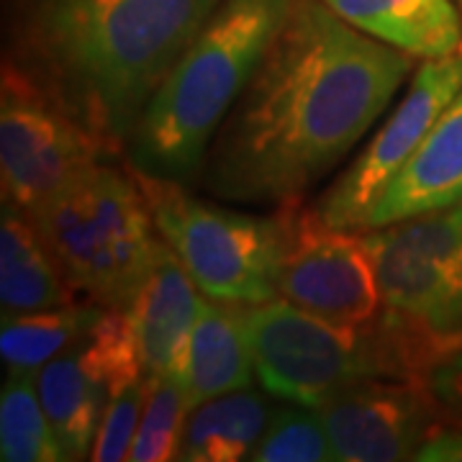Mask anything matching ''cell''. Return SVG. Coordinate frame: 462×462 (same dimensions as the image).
<instances>
[{
  "mask_svg": "<svg viewBox=\"0 0 462 462\" xmlns=\"http://www.w3.org/2000/svg\"><path fill=\"white\" fill-rule=\"evenodd\" d=\"M413 57L324 0H293L199 170L221 200L282 206L339 165L396 98Z\"/></svg>",
  "mask_w": 462,
  "mask_h": 462,
  "instance_id": "cell-1",
  "label": "cell"
},
{
  "mask_svg": "<svg viewBox=\"0 0 462 462\" xmlns=\"http://www.w3.org/2000/svg\"><path fill=\"white\" fill-rule=\"evenodd\" d=\"M221 0H33L11 60L111 157Z\"/></svg>",
  "mask_w": 462,
  "mask_h": 462,
  "instance_id": "cell-2",
  "label": "cell"
},
{
  "mask_svg": "<svg viewBox=\"0 0 462 462\" xmlns=\"http://www.w3.org/2000/svg\"><path fill=\"white\" fill-rule=\"evenodd\" d=\"M291 5L293 0L221 3L147 103L126 144L129 167L160 180H193Z\"/></svg>",
  "mask_w": 462,
  "mask_h": 462,
  "instance_id": "cell-3",
  "label": "cell"
},
{
  "mask_svg": "<svg viewBox=\"0 0 462 462\" xmlns=\"http://www.w3.org/2000/svg\"><path fill=\"white\" fill-rule=\"evenodd\" d=\"M33 229L78 300L129 309L162 236L132 167L111 162L29 211Z\"/></svg>",
  "mask_w": 462,
  "mask_h": 462,
  "instance_id": "cell-4",
  "label": "cell"
},
{
  "mask_svg": "<svg viewBox=\"0 0 462 462\" xmlns=\"http://www.w3.org/2000/svg\"><path fill=\"white\" fill-rule=\"evenodd\" d=\"M257 378L270 396L316 409L365 378L424 380L406 337L385 314L370 324H337L285 298L242 306Z\"/></svg>",
  "mask_w": 462,
  "mask_h": 462,
  "instance_id": "cell-5",
  "label": "cell"
},
{
  "mask_svg": "<svg viewBox=\"0 0 462 462\" xmlns=\"http://www.w3.org/2000/svg\"><path fill=\"white\" fill-rule=\"evenodd\" d=\"M134 170V167H132ZM157 234L178 254L203 296L254 306L278 298L288 249V206L257 216L190 196L182 182L136 172Z\"/></svg>",
  "mask_w": 462,
  "mask_h": 462,
  "instance_id": "cell-6",
  "label": "cell"
},
{
  "mask_svg": "<svg viewBox=\"0 0 462 462\" xmlns=\"http://www.w3.org/2000/svg\"><path fill=\"white\" fill-rule=\"evenodd\" d=\"M383 314L424 375L462 349V203L365 234Z\"/></svg>",
  "mask_w": 462,
  "mask_h": 462,
  "instance_id": "cell-7",
  "label": "cell"
},
{
  "mask_svg": "<svg viewBox=\"0 0 462 462\" xmlns=\"http://www.w3.org/2000/svg\"><path fill=\"white\" fill-rule=\"evenodd\" d=\"M103 162H111V152L21 67L3 60V203H14L29 214Z\"/></svg>",
  "mask_w": 462,
  "mask_h": 462,
  "instance_id": "cell-8",
  "label": "cell"
},
{
  "mask_svg": "<svg viewBox=\"0 0 462 462\" xmlns=\"http://www.w3.org/2000/svg\"><path fill=\"white\" fill-rule=\"evenodd\" d=\"M144 378L126 309H106L78 345L44 365L36 373V385L62 460L90 457L111 396Z\"/></svg>",
  "mask_w": 462,
  "mask_h": 462,
  "instance_id": "cell-9",
  "label": "cell"
},
{
  "mask_svg": "<svg viewBox=\"0 0 462 462\" xmlns=\"http://www.w3.org/2000/svg\"><path fill=\"white\" fill-rule=\"evenodd\" d=\"M460 90L462 47L455 54L427 60L416 69L406 96L393 108V114L383 121L355 162L319 200V216L337 229L367 231L370 216L385 188L406 167L434 121Z\"/></svg>",
  "mask_w": 462,
  "mask_h": 462,
  "instance_id": "cell-10",
  "label": "cell"
},
{
  "mask_svg": "<svg viewBox=\"0 0 462 462\" xmlns=\"http://www.w3.org/2000/svg\"><path fill=\"white\" fill-rule=\"evenodd\" d=\"M288 249L278 296L337 324H370L383 314L375 264L363 231L329 226L316 208L288 200Z\"/></svg>",
  "mask_w": 462,
  "mask_h": 462,
  "instance_id": "cell-11",
  "label": "cell"
},
{
  "mask_svg": "<svg viewBox=\"0 0 462 462\" xmlns=\"http://www.w3.org/2000/svg\"><path fill=\"white\" fill-rule=\"evenodd\" d=\"M316 411L334 460H416L442 409L424 380L365 378L342 385Z\"/></svg>",
  "mask_w": 462,
  "mask_h": 462,
  "instance_id": "cell-12",
  "label": "cell"
},
{
  "mask_svg": "<svg viewBox=\"0 0 462 462\" xmlns=\"http://www.w3.org/2000/svg\"><path fill=\"white\" fill-rule=\"evenodd\" d=\"M196 288L185 264L162 239L149 278L126 309L147 378H180L188 383L190 337L203 300Z\"/></svg>",
  "mask_w": 462,
  "mask_h": 462,
  "instance_id": "cell-13",
  "label": "cell"
},
{
  "mask_svg": "<svg viewBox=\"0 0 462 462\" xmlns=\"http://www.w3.org/2000/svg\"><path fill=\"white\" fill-rule=\"evenodd\" d=\"M457 203H462V90L385 188L367 231Z\"/></svg>",
  "mask_w": 462,
  "mask_h": 462,
  "instance_id": "cell-14",
  "label": "cell"
},
{
  "mask_svg": "<svg viewBox=\"0 0 462 462\" xmlns=\"http://www.w3.org/2000/svg\"><path fill=\"white\" fill-rule=\"evenodd\" d=\"M357 32L419 60H439L462 47L455 0H324Z\"/></svg>",
  "mask_w": 462,
  "mask_h": 462,
  "instance_id": "cell-15",
  "label": "cell"
},
{
  "mask_svg": "<svg viewBox=\"0 0 462 462\" xmlns=\"http://www.w3.org/2000/svg\"><path fill=\"white\" fill-rule=\"evenodd\" d=\"M78 296L39 239L32 218L3 203L0 218V309L3 316L32 314L75 303Z\"/></svg>",
  "mask_w": 462,
  "mask_h": 462,
  "instance_id": "cell-16",
  "label": "cell"
},
{
  "mask_svg": "<svg viewBox=\"0 0 462 462\" xmlns=\"http://www.w3.org/2000/svg\"><path fill=\"white\" fill-rule=\"evenodd\" d=\"M252 370L254 360L245 331L242 306L206 296L200 300V314L188 352V393L193 409L208 398L249 388Z\"/></svg>",
  "mask_w": 462,
  "mask_h": 462,
  "instance_id": "cell-17",
  "label": "cell"
},
{
  "mask_svg": "<svg viewBox=\"0 0 462 462\" xmlns=\"http://www.w3.org/2000/svg\"><path fill=\"white\" fill-rule=\"evenodd\" d=\"M270 421L263 393L236 388L199 403L182 431L178 460L236 462L247 460Z\"/></svg>",
  "mask_w": 462,
  "mask_h": 462,
  "instance_id": "cell-18",
  "label": "cell"
},
{
  "mask_svg": "<svg viewBox=\"0 0 462 462\" xmlns=\"http://www.w3.org/2000/svg\"><path fill=\"white\" fill-rule=\"evenodd\" d=\"M106 309L88 300H75L57 309L32 314L3 316L0 355L8 370L39 373L44 365L78 345L100 321Z\"/></svg>",
  "mask_w": 462,
  "mask_h": 462,
  "instance_id": "cell-19",
  "label": "cell"
},
{
  "mask_svg": "<svg viewBox=\"0 0 462 462\" xmlns=\"http://www.w3.org/2000/svg\"><path fill=\"white\" fill-rule=\"evenodd\" d=\"M0 460L57 462L62 460L42 406L36 373L8 370L0 391Z\"/></svg>",
  "mask_w": 462,
  "mask_h": 462,
  "instance_id": "cell-20",
  "label": "cell"
},
{
  "mask_svg": "<svg viewBox=\"0 0 462 462\" xmlns=\"http://www.w3.org/2000/svg\"><path fill=\"white\" fill-rule=\"evenodd\" d=\"M193 401L188 383L180 378H147V403L134 437L129 460L165 462L178 460L182 431Z\"/></svg>",
  "mask_w": 462,
  "mask_h": 462,
  "instance_id": "cell-21",
  "label": "cell"
},
{
  "mask_svg": "<svg viewBox=\"0 0 462 462\" xmlns=\"http://www.w3.org/2000/svg\"><path fill=\"white\" fill-rule=\"evenodd\" d=\"M252 462H324L334 460L324 421L311 406L293 403L270 413L267 430L249 452Z\"/></svg>",
  "mask_w": 462,
  "mask_h": 462,
  "instance_id": "cell-22",
  "label": "cell"
},
{
  "mask_svg": "<svg viewBox=\"0 0 462 462\" xmlns=\"http://www.w3.org/2000/svg\"><path fill=\"white\" fill-rule=\"evenodd\" d=\"M147 403V378L126 385L124 391H118L111 396L106 413L100 419L98 437L90 457L96 462H118L129 460L134 437L139 430L142 413Z\"/></svg>",
  "mask_w": 462,
  "mask_h": 462,
  "instance_id": "cell-23",
  "label": "cell"
},
{
  "mask_svg": "<svg viewBox=\"0 0 462 462\" xmlns=\"http://www.w3.org/2000/svg\"><path fill=\"white\" fill-rule=\"evenodd\" d=\"M427 388L442 413L462 424V349L449 355L431 370Z\"/></svg>",
  "mask_w": 462,
  "mask_h": 462,
  "instance_id": "cell-24",
  "label": "cell"
},
{
  "mask_svg": "<svg viewBox=\"0 0 462 462\" xmlns=\"http://www.w3.org/2000/svg\"><path fill=\"white\" fill-rule=\"evenodd\" d=\"M424 462H462V427H434L427 442L416 452Z\"/></svg>",
  "mask_w": 462,
  "mask_h": 462,
  "instance_id": "cell-25",
  "label": "cell"
},
{
  "mask_svg": "<svg viewBox=\"0 0 462 462\" xmlns=\"http://www.w3.org/2000/svg\"><path fill=\"white\" fill-rule=\"evenodd\" d=\"M455 3H457V5H460V11H462V0H455Z\"/></svg>",
  "mask_w": 462,
  "mask_h": 462,
  "instance_id": "cell-26",
  "label": "cell"
}]
</instances>
